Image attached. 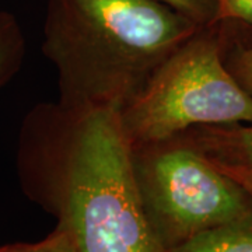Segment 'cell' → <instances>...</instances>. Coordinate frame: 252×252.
<instances>
[{"label":"cell","instance_id":"obj_6","mask_svg":"<svg viewBox=\"0 0 252 252\" xmlns=\"http://www.w3.org/2000/svg\"><path fill=\"white\" fill-rule=\"evenodd\" d=\"M170 252H252V217L207 230Z\"/></svg>","mask_w":252,"mask_h":252},{"label":"cell","instance_id":"obj_1","mask_svg":"<svg viewBox=\"0 0 252 252\" xmlns=\"http://www.w3.org/2000/svg\"><path fill=\"white\" fill-rule=\"evenodd\" d=\"M17 172L79 252H165L144 216L117 109L34 107L20 130Z\"/></svg>","mask_w":252,"mask_h":252},{"label":"cell","instance_id":"obj_3","mask_svg":"<svg viewBox=\"0 0 252 252\" xmlns=\"http://www.w3.org/2000/svg\"><path fill=\"white\" fill-rule=\"evenodd\" d=\"M224 21L200 27L119 111L132 147L161 143L198 126L252 125V97L224 63Z\"/></svg>","mask_w":252,"mask_h":252},{"label":"cell","instance_id":"obj_10","mask_svg":"<svg viewBox=\"0 0 252 252\" xmlns=\"http://www.w3.org/2000/svg\"><path fill=\"white\" fill-rule=\"evenodd\" d=\"M224 63L240 87L252 97V46L234 44L224 54Z\"/></svg>","mask_w":252,"mask_h":252},{"label":"cell","instance_id":"obj_8","mask_svg":"<svg viewBox=\"0 0 252 252\" xmlns=\"http://www.w3.org/2000/svg\"><path fill=\"white\" fill-rule=\"evenodd\" d=\"M0 252H79L69 234L62 225H56L54 231L36 243H17L0 247Z\"/></svg>","mask_w":252,"mask_h":252},{"label":"cell","instance_id":"obj_7","mask_svg":"<svg viewBox=\"0 0 252 252\" xmlns=\"http://www.w3.org/2000/svg\"><path fill=\"white\" fill-rule=\"evenodd\" d=\"M26 55V38L13 14L0 11V89L20 70Z\"/></svg>","mask_w":252,"mask_h":252},{"label":"cell","instance_id":"obj_12","mask_svg":"<svg viewBox=\"0 0 252 252\" xmlns=\"http://www.w3.org/2000/svg\"><path fill=\"white\" fill-rule=\"evenodd\" d=\"M210 161L213 162L219 170H221L224 174H227L231 180H234L247 192V195L252 200V170L243 168V167H235V165H228V164H223V162L215 161V160H210Z\"/></svg>","mask_w":252,"mask_h":252},{"label":"cell","instance_id":"obj_11","mask_svg":"<svg viewBox=\"0 0 252 252\" xmlns=\"http://www.w3.org/2000/svg\"><path fill=\"white\" fill-rule=\"evenodd\" d=\"M228 20L252 28V0H220L219 21Z\"/></svg>","mask_w":252,"mask_h":252},{"label":"cell","instance_id":"obj_2","mask_svg":"<svg viewBox=\"0 0 252 252\" xmlns=\"http://www.w3.org/2000/svg\"><path fill=\"white\" fill-rule=\"evenodd\" d=\"M200 27L157 0H49L42 52L58 102L121 111Z\"/></svg>","mask_w":252,"mask_h":252},{"label":"cell","instance_id":"obj_5","mask_svg":"<svg viewBox=\"0 0 252 252\" xmlns=\"http://www.w3.org/2000/svg\"><path fill=\"white\" fill-rule=\"evenodd\" d=\"M207 158L252 170V125L198 126L177 136Z\"/></svg>","mask_w":252,"mask_h":252},{"label":"cell","instance_id":"obj_4","mask_svg":"<svg viewBox=\"0 0 252 252\" xmlns=\"http://www.w3.org/2000/svg\"><path fill=\"white\" fill-rule=\"evenodd\" d=\"M132 161L144 216L165 252L252 217L247 192L181 137L132 147Z\"/></svg>","mask_w":252,"mask_h":252},{"label":"cell","instance_id":"obj_9","mask_svg":"<svg viewBox=\"0 0 252 252\" xmlns=\"http://www.w3.org/2000/svg\"><path fill=\"white\" fill-rule=\"evenodd\" d=\"M187 16L199 26H209L219 21L220 0H157Z\"/></svg>","mask_w":252,"mask_h":252}]
</instances>
